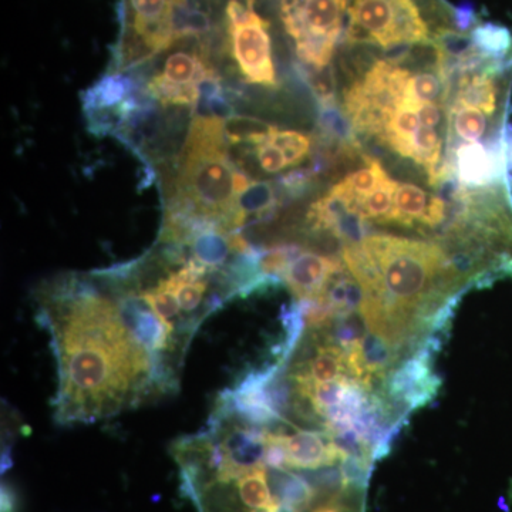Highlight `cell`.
<instances>
[{"mask_svg": "<svg viewBox=\"0 0 512 512\" xmlns=\"http://www.w3.org/2000/svg\"><path fill=\"white\" fill-rule=\"evenodd\" d=\"M37 319L59 363V423L107 419L177 387V375L128 328L113 289L110 295L74 276L60 279L40 293Z\"/></svg>", "mask_w": 512, "mask_h": 512, "instance_id": "6da1fadb", "label": "cell"}, {"mask_svg": "<svg viewBox=\"0 0 512 512\" xmlns=\"http://www.w3.org/2000/svg\"><path fill=\"white\" fill-rule=\"evenodd\" d=\"M224 121L195 114L178 158L175 194L167 210L214 222L232 232L238 170L229 157Z\"/></svg>", "mask_w": 512, "mask_h": 512, "instance_id": "7a4b0ae2", "label": "cell"}, {"mask_svg": "<svg viewBox=\"0 0 512 512\" xmlns=\"http://www.w3.org/2000/svg\"><path fill=\"white\" fill-rule=\"evenodd\" d=\"M431 30L417 0H349L346 40L387 52L416 45L433 46Z\"/></svg>", "mask_w": 512, "mask_h": 512, "instance_id": "3957f363", "label": "cell"}, {"mask_svg": "<svg viewBox=\"0 0 512 512\" xmlns=\"http://www.w3.org/2000/svg\"><path fill=\"white\" fill-rule=\"evenodd\" d=\"M190 10L188 0H121L119 69L140 66L171 49Z\"/></svg>", "mask_w": 512, "mask_h": 512, "instance_id": "277c9868", "label": "cell"}, {"mask_svg": "<svg viewBox=\"0 0 512 512\" xmlns=\"http://www.w3.org/2000/svg\"><path fill=\"white\" fill-rule=\"evenodd\" d=\"M217 32L245 82L278 86L271 22L258 12L256 0H227Z\"/></svg>", "mask_w": 512, "mask_h": 512, "instance_id": "5b68a950", "label": "cell"}, {"mask_svg": "<svg viewBox=\"0 0 512 512\" xmlns=\"http://www.w3.org/2000/svg\"><path fill=\"white\" fill-rule=\"evenodd\" d=\"M349 0H279V18L303 66L323 70L335 55Z\"/></svg>", "mask_w": 512, "mask_h": 512, "instance_id": "8992f818", "label": "cell"}, {"mask_svg": "<svg viewBox=\"0 0 512 512\" xmlns=\"http://www.w3.org/2000/svg\"><path fill=\"white\" fill-rule=\"evenodd\" d=\"M412 72L390 59L377 60L343 94V110L357 134L382 137L394 110L403 106Z\"/></svg>", "mask_w": 512, "mask_h": 512, "instance_id": "52a82bcc", "label": "cell"}, {"mask_svg": "<svg viewBox=\"0 0 512 512\" xmlns=\"http://www.w3.org/2000/svg\"><path fill=\"white\" fill-rule=\"evenodd\" d=\"M436 355L417 348L383 380L382 392L403 412L423 409L439 396L443 380L434 372Z\"/></svg>", "mask_w": 512, "mask_h": 512, "instance_id": "ba28073f", "label": "cell"}, {"mask_svg": "<svg viewBox=\"0 0 512 512\" xmlns=\"http://www.w3.org/2000/svg\"><path fill=\"white\" fill-rule=\"evenodd\" d=\"M312 232H325L345 245L360 244L367 234V221L357 208V201L340 183L313 202L306 215Z\"/></svg>", "mask_w": 512, "mask_h": 512, "instance_id": "9c48e42d", "label": "cell"}, {"mask_svg": "<svg viewBox=\"0 0 512 512\" xmlns=\"http://www.w3.org/2000/svg\"><path fill=\"white\" fill-rule=\"evenodd\" d=\"M451 154L454 157L451 160L454 177L461 187L478 190V188L510 184L507 157H505V138L487 146L480 141L461 144Z\"/></svg>", "mask_w": 512, "mask_h": 512, "instance_id": "30bf717a", "label": "cell"}, {"mask_svg": "<svg viewBox=\"0 0 512 512\" xmlns=\"http://www.w3.org/2000/svg\"><path fill=\"white\" fill-rule=\"evenodd\" d=\"M406 350L383 333L367 329L365 336L346 352L348 375L367 392H373L376 382L383 383Z\"/></svg>", "mask_w": 512, "mask_h": 512, "instance_id": "8fae6325", "label": "cell"}, {"mask_svg": "<svg viewBox=\"0 0 512 512\" xmlns=\"http://www.w3.org/2000/svg\"><path fill=\"white\" fill-rule=\"evenodd\" d=\"M446 221L447 204L443 198L429 194L419 185L397 184L392 224L407 228L436 229Z\"/></svg>", "mask_w": 512, "mask_h": 512, "instance_id": "7c38bea8", "label": "cell"}, {"mask_svg": "<svg viewBox=\"0 0 512 512\" xmlns=\"http://www.w3.org/2000/svg\"><path fill=\"white\" fill-rule=\"evenodd\" d=\"M342 265L339 259L302 249L292 259L282 279L298 301H316L330 276Z\"/></svg>", "mask_w": 512, "mask_h": 512, "instance_id": "4fadbf2b", "label": "cell"}, {"mask_svg": "<svg viewBox=\"0 0 512 512\" xmlns=\"http://www.w3.org/2000/svg\"><path fill=\"white\" fill-rule=\"evenodd\" d=\"M274 433V431H272ZM286 453V466L291 470H319L335 466L340 458L338 451L330 443L326 431L298 430L295 434L274 433Z\"/></svg>", "mask_w": 512, "mask_h": 512, "instance_id": "5bb4252c", "label": "cell"}, {"mask_svg": "<svg viewBox=\"0 0 512 512\" xmlns=\"http://www.w3.org/2000/svg\"><path fill=\"white\" fill-rule=\"evenodd\" d=\"M363 301H365V293L362 286L356 281L355 276L350 274L345 262L335 274L330 276L328 284L316 299V302L332 313L333 318L360 313Z\"/></svg>", "mask_w": 512, "mask_h": 512, "instance_id": "9a60e30c", "label": "cell"}, {"mask_svg": "<svg viewBox=\"0 0 512 512\" xmlns=\"http://www.w3.org/2000/svg\"><path fill=\"white\" fill-rule=\"evenodd\" d=\"M281 205L276 185L271 181H252L247 190L238 195L235 205L234 231L249 221L268 220Z\"/></svg>", "mask_w": 512, "mask_h": 512, "instance_id": "2e32d148", "label": "cell"}, {"mask_svg": "<svg viewBox=\"0 0 512 512\" xmlns=\"http://www.w3.org/2000/svg\"><path fill=\"white\" fill-rule=\"evenodd\" d=\"M500 133L505 130V119L491 117L473 107L450 106L448 109V144L456 138L466 143H476L485 137L487 131Z\"/></svg>", "mask_w": 512, "mask_h": 512, "instance_id": "e0dca14e", "label": "cell"}, {"mask_svg": "<svg viewBox=\"0 0 512 512\" xmlns=\"http://www.w3.org/2000/svg\"><path fill=\"white\" fill-rule=\"evenodd\" d=\"M269 485L279 504L301 512L311 507L318 494L305 477L292 473L288 468L271 470Z\"/></svg>", "mask_w": 512, "mask_h": 512, "instance_id": "ac0fdd59", "label": "cell"}, {"mask_svg": "<svg viewBox=\"0 0 512 512\" xmlns=\"http://www.w3.org/2000/svg\"><path fill=\"white\" fill-rule=\"evenodd\" d=\"M420 126L417 110L410 109L403 104L394 110L379 141L399 156L413 160L414 136Z\"/></svg>", "mask_w": 512, "mask_h": 512, "instance_id": "d6986e66", "label": "cell"}, {"mask_svg": "<svg viewBox=\"0 0 512 512\" xmlns=\"http://www.w3.org/2000/svg\"><path fill=\"white\" fill-rule=\"evenodd\" d=\"M268 477L265 467H261L235 478L239 498L248 510L276 512L281 508V504L275 500L274 494H272Z\"/></svg>", "mask_w": 512, "mask_h": 512, "instance_id": "ffe728a7", "label": "cell"}, {"mask_svg": "<svg viewBox=\"0 0 512 512\" xmlns=\"http://www.w3.org/2000/svg\"><path fill=\"white\" fill-rule=\"evenodd\" d=\"M448 101V84L439 69L434 72L414 74L407 84L404 104L410 109L419 110L427 103L446 104Z\"/></svg>", "mask_w": 512, "mask_h": 512, "instance_id": "44dd1931", "label": "cell"}, {"mask_svg": "<svg viewBox=\"0 0 512 512\" xmlns=\"http://www.w3.org/2000/svg\"><path fill=\"white\" fill-rule=\"evenodd\" d=\"M225 136L232 147L247 146L254 148L265 143L275 126L248 116H231L224 121Z\"/></svg>", "mask_w": 512, "mask_h": 512, "instance_id": "7402d4cb", "label": "cell"}, {"mask_svg": "<svg viewBox=\"0 0 512 512\" xmlns=\"http://www.w3.org/2000/svg\"><path fill=\"white\" fill-rule=\"evenodd\" d=\"M397 184L399 183L392 178H386L376 190L357 200V208L366 221L392 224L394 192H396Z\"/></svg>", "mask_w": 512, "mask_h": 512, "instance_id": "603a6c76", "label": "cell"}, {"mask_svg": "<svg viewBox=\"0 0 512 512\" xmlns=\"http://www.w3.org/2000/svg\"><path fill=\"white\" fill-rule=\"evenodd\" d=\"M363 161H365V167L353 171V173L346 175L342 181H339L340 185H342L356 201L359 200V198L366 197L367 194L376 190L386 178H389V174L384 171L383 165L380 164L379 160L365 156V160Z\"/></svg>", "mask_w": 512, "mask_h": 512, "instance_id": "cb8c5ba5", "label": "cell"}, {"mask_svg": "<svg viewBox=\"0 0 512 512\" xmlns=\"http://www.w3.org/2000/svg\"><path fill=\"white\" fill-rule=\"evenodd\" d=\"M268 143L278 147L284 153L288 167H296V165L303 163L311 153L312 148L311 137L299 133V131L279 130L278 127H275L272 131Z\"/></svg>", "mask_w": 512, "mask_h": 512, "instance_id": "d4e9b609", "label": "cell"}, {"mask_svg": "<svg viewBox=\"0 0 512 512\" xmlns=\"http://www.w3.org/2000/svg\"><path fill=\"white\" fill-rule=\"evenodd\" d=\"M373 464L375 463L362 457L343 458L342 464H340V471H342L345 490L348 487H355L357 490L366 488L367 484H369L370 476H372Z\"/></svg>", "mask_w": 512, "mask_h": 512, "instance_id": "484cf974", "label": "cell"}, {"mask_svg": "<svg viewBox=\"0 0 512 512\" xmlns=\"http://www.w3.org/2000/svg\"><path fill=\"white\" fill-rule=\"evenodd\" d=\"M254 151L256 158H258V163L265 173H281L282 170L288 167L284 153L278 147L272 146L268 141L255 146Z\"/></svg>", "mask_w": 512, "mask_h": 512, "instance_id": "4316f807", "label": "cell"}, {"mask_svg": "<svg viewBox=\"0 0 512 512\" xmlns=\"http://www.w3.org/2000/svg\"><path fill=\"white\" fill-rule=\"evenodd\" d=\"M443 107L440 104L427 103L419 107L417 114L421 126L437 128L440 126L441 120H443Z\"/></svg>", "mask_w": 512, "mask_h": 512, "instance_id": "83f0119b", "label": "cell"}, {"mask_svg": "<svg viewBox=\"0 0 512 512\" xmlns=\"http://www.w3.org/2000/svg\"><path fill=\"white\" fill-rule=\"evenodd\" d=\"M2 512H19L18 491L8 483L2 484Z\"/></svg>", "mask_w": 512, "mask_h": 512, "instance_id": "f1b7e54d", "label": "cell"}, {"mask_svg": "<svg viewBox=\"0 0 512 512\" xmlns=\"http://www.w3.org/2000/svg\"><path fill=\"white\" fill-rule=\"evenodd\" d=\"M505 157H507L508 170H512V136L505 137Z\"/></svg>", "mask_w": 512, "mask_h": 512, "instance_id": "f546056e", "label": "cell"}, {"mask_svg": "<svg viewBox=\"0 0 512 512\" xmlns=\"http://www.w3.org/2000/svg\"><path fill=\"white\" fill-rule=\"evenodd\" d=\"M312 512H342V508L339 507L338 504H323L320 507L316 508Z\"/></svg>", "mask_w": 512, "mask_h": 512, "instance_id": "4dcf8cb0", "label": "cell"}]
</instances>
